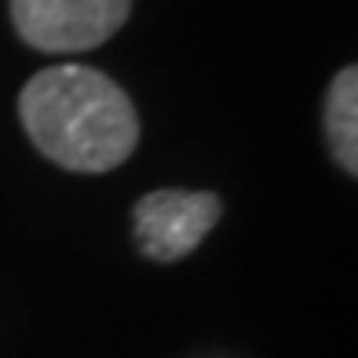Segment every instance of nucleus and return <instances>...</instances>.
Wrapping results in <instances>:
<instances>
[{"mask_svg": "<svg viewBox=\"0 0 358 358\" xmlns=\"http://www.w3.org/2000/svg\"><path fill=\"white\" fill-rule=\"evenodd\" d=\"M19 121L52 165L66 172H110L132 157L139 113L106 73L77 62L41 70L19 95Z\"/></svg>", "mask_w": 358, "mask_h": 358, "instance_id": "1", "label": "nucleus"}, {"mask_svg": "<svg viewBox=\"0 0 358 358\" xmlns=\"http://www.w3.org/2000/svg\"><path fill=\"white\" fill-rule=\"evenodd\" d=\"M132 15V0H11V22L37 52H92Z\"/></svg>", "mask_w": 358, "mask_h": 358, "instance_id": "2", "label": "nucleus"}, {"mask_svg": "<svg viewBox=\"0 0 358 358\" xmlns=\"http://www.w3.org/2000/svg\"><path fill=\"white\" fill-rule=\"evenodd\" d=\"M223 201L208 190H150L132 208L136 245L154 264L190 256L220 223Z\"/></svg>", "mask_w": 358, "mask_h": 358, "instance_id": "3", "label": "nucleus"}, {"mask_svg": "<svg viewBox=\"0 0 358 358\" xmlns=\"http://www.w3.org/2000/svg\"><path fill=\"white\" fill-rule=\"evenodd\" d=\"M322 128L329 139V154L348 176H358V70L344 66L325 92Z\"/></svg>", "mask_w": 358, "mask_h": 358, "instance_id": "4", "label": "nucleus"}]
</instances>
